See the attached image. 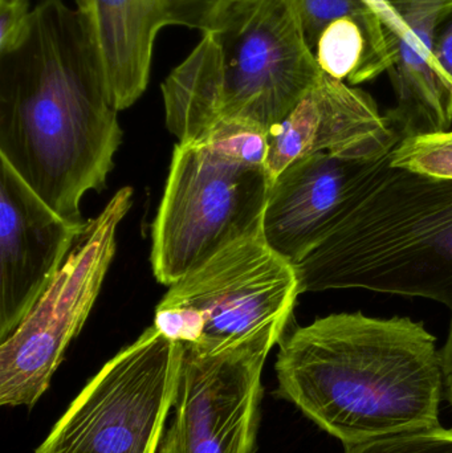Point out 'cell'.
I'll list each match as a JSON object with an SVG mask.
<instances>
[{"label": "cell", "instance_id": "cell-1", "mask_svg": "<svg viewBox=\"0 0 452 453\" xmlns=\"http://www.w3.org/2000/svg\"><path fill=\"white\" fill-rule=\"evenodd\" d=\"M89 16L40 0L28 31L0 56V158L60 217L105 188L122 141Z\"/></svg>", "mask_w": 452, "mask_h": 453}, {"label": "cell", "instance_id": "cell-2", "mask_svg": "<svg viewBox=\"0 0 452 453\" xmlns=\"http://www.w3.org/2000/svg\"><path fill=\"white\" fill-rule=\"evenodd\" d=\"M279 398L294 403L345 449L442 427L437 338L409 317L334 313L284 335Z\"/></svg>", "mask_w": 452, "mask_h": 453}, {"label": "cell", "instance_id": "cell-3", "mask_svg": "<svg viewBox=\"0 0 452 453\" xmlns=\"http://www.w3.org/2000/svg\"><path fill=\"white\" fill-rule=\"evenodd\" d=\"M321 72L291 0H226L162 84L167 129L180 142L226 125L268 132Z\"/></svg>", "mask_w": 452, "mask_h": 453}, {"label": "cell", "instance_id": "cell-4", "mask_svg": "<svg viewBox=\"0 0 452 453\" xmlns=\"http://www.w3.org/2000/svg\"><path fill=\"white\" fill-rule=\"evenodd\" d=\"M295 268L300 295L364 289L452 311V180L390 161Z\"/></svg>", "mask_w": 452, "mask_h": 453}, {"label": "cell", "instance_id": "cell-5", "mask_svg": "<svg viewBox=\"0 0 452 453\" xmlns=\"http://www.w3.org/2000/svg\"><path fill=\"white\" fill-rule=\"evenodd\" d=\"M267 132L226 125L175 146L151 229V266L161 284L182 277L235 242L263 234L270 196Z\"/></svg>", "mask_w": 452, "mask_h": 453}, {"label": "cell", "instance_id": "cell-6", "mask_svg": "<svg viewBox=\"0 0 452 453\" xmlns=\"http://www.w3.org/2000/svg\"><path fill=\"white\" fill-rule=\"evenodd\" d=\"M299 295L294 264L259 234L226 248L172 284L157 306L153 326L203 351L262 337L281 342Z\"/></svg>", "mask_w": 452, "mask_h": 453}, {"label": "cell", "instance_id": "cell-7", "mask_svg": "<svg viewBox=\"0 0 452 453\" xmlns=\"http://www.w3.org/2000/svg\"><path fill=\"white\" fill-rule=\"evenodd\" d=\"M182 353L148 327L87 383L34 453H159Z\"/></svg>", "mask_w": 452, "mask_h": 453}, {"label": "cell", "instance_id": "cell-8", "mask_svg": "<svg viewBox=\"0 0 452 453\" xmlns=\"http://www.w3.org/2000/svg\"><path fill=\"white\" fill-rule=\"evenodd\" d=\"M132 201V188H122L100 215L85 223L50 287L0 342L2 406L31 409L50 388L100 295L116 253L117 228Z\"/></svg>", "mask_w": 452, "mask_h": 453}, {"label": "cell", "instance_id": "cell-9", "mask_svg": "<svg viewBox=\"0 0 452 453\" xmlns=\"http://www.w3.org/2000/svg\"><path fill=\"white\" fill-rule=\"evenodd\" d=\"M276 343L262 337L215 351L182 345L172 422L180 453H254L262 372Z\"/></svg>", "mask_w": 452, "mask_h": 453}, {"label": "cell", "instance_id": "cell-10", "mask_svg": "<svg viewBox=\"0 0 452 453\" xmlns=\"http://www.w3.org/2000/svg\"><path fill=\"white\" fill-rule=\"evenodd\" d=\"M392 153H318L289 165L271 186L263 237L289 263L304 260L371 188Z\"/></svg>", "mask_w": 452, "mask_h": 453}, {"label": "cell", "instance_id": "cell-11", "mask_svg": "<svg viewBox=\"0 0 452 453\" xmlns=\"http://www.w3.org/2000/svg\"><path fill=\"white\" fill-rule=\"evenodd\" d=\"M84 226L53 211L0 158V342L50 287Z\"/></svg>", "mask_w": 452, "mask_h": 453}, {"label": "cell", "instance_id": "cell-12", "mask_svg": "<svg viewBox=\"0 0 452 453\" xmlns=\"http://www.w3.org/2000/svg\"><path fill=\"white\" fill-rule=\"evenodd\" d=\"M405 137L369 93L321 72L288 116L268 130L265 170L273 183L304 157L381 156Z\"/></svg>", "mask_w": 452, "mask_h": 453}, {"label": "cell", "instance_id": "cell-13", "mask_svg": "<svg viewBox=\"0 0 452 453\" xmlns=\"http://www.w3.org/2000/svg\"><path fill=\"white\" fill-rule=\"evenodd\" d=\"M226 0H87L117 111L130 108L145 92L157 35L164 27L206 32Z\"/></svg>", "mask_w": 452, "mask_h": 453}, {"label": "cell", "instance_id": "cell-14", "mask_svg": "<svg viewBox=\"0 0 452 453\" xmlns=\"http://www.w3.org/2000/svg\"><path fill=\"white\" fill-rule=\"evenodd\" d=\"M402 32L387 72L395 108L387 113L406 137L452 130V88L434 66L438 29L452 13V0H385Z\"/></svg>", "mask_w": 452, "mask_h": 453}, {"label": "cell", "instance_id": "cell-15", "mask_svg": "<svg viewBox=\"0 0 452 453\" xmlns=\"http://www.w3.org/2000/svg\"><path fill=\"white\" fill-rule=\"evenodd\" d=\"M392 166L452 180V130L403 138L393 151Z\"/></svg>", "mask_w": 452, "mask_h": 453}, {"label": "cell", "instance_id": "cell-16", "mask_svg": "<svg viewBox=\"0 0 452 453\" xmlns=\"http://www.w3.org/2000/svg\"><path fill=\"white\" fill-rule=\"evenodd\" d=\"M345 453H452V428L387 436L350 447Z\"/></svg>", "mask_w": 452, "mask_h": 453}, {"label": "cell", "instance_id": "cell-17", "mask_svg": "<svg viewBox=\"0 0 452 453\" xmlns=\"http://www.w3.org/2000/svg\"><path fill=\"white\" fill-rule=\"evenodd\" d=\"M29 0H0V56L12 52L28 31Z\"/></svg>", "mask_w": 452, "mask_h": 453}, {"label": "cell", "instance_id": "cell-18", "mask_svg": "<svg viewBox=\"0 0 452 453\" xmlns=\"http://www.w3.org/2000/svg\"><path fill=\"white\" fill-rule=\"evenodd\" d=\"M434 66L452 88V13L443 21L435 36Z\"/></svg>", "mask_w": 452, "mask_h": 453}, {"label": "cell", "instance_id": "cell-19", "mask_svg": "<svg viewBox=\"0 0 452 453\" xmlns=\"http://www.w3.org/2000/svg\"><path fill=\"white\" fill-rule=\"evenodd\" d=\"M441 353V367H442L443 390L448 403L452 407V317L448 340Z\"/></svg>", "mask_w": 452, "mask_h": 453}, {"label": "cell", "instance_id": "cell-20", "mask_svg": "<svg viewBox=\"0 0 452 453\" xmlns=\"http://www.w3.org/2000/svg\"><path fill=\"white\" fill-rule=\"evenodd\" d=\"M159 453H180L177 435H175V430L172 426H170L169 430L165 433Z\"/></svg>", "mask_w": 452, "mask_h": 453}, {"label": "cell", "instance_id": "cell-21", "mask_svg": "<svg viewBox=\"0 0 452 453\" xmlns=\"http://www.w3.org/2000/svg\"><path fill=\"white\" fill-rule=\"evenodd\" d=\"M74 2H76L79 10H84L85 4H87V0H74Z\"/></svg>", "mask_w": 452, "mask_h": 453}, {"label": "cell", "instance_id": "cell-22", "mask_svg": "<svg viewBox=\"0 0 452 453\" xmlns=\"http://www.w3.org/2000/svg\"><path fill=\"white\" fill-rule=\"evenodd\" d=\"M291 2H292V3H294V2H295V0H291Z\"/></svg>", "mask_w": 452, "mask_h": 453}]
</instances>
